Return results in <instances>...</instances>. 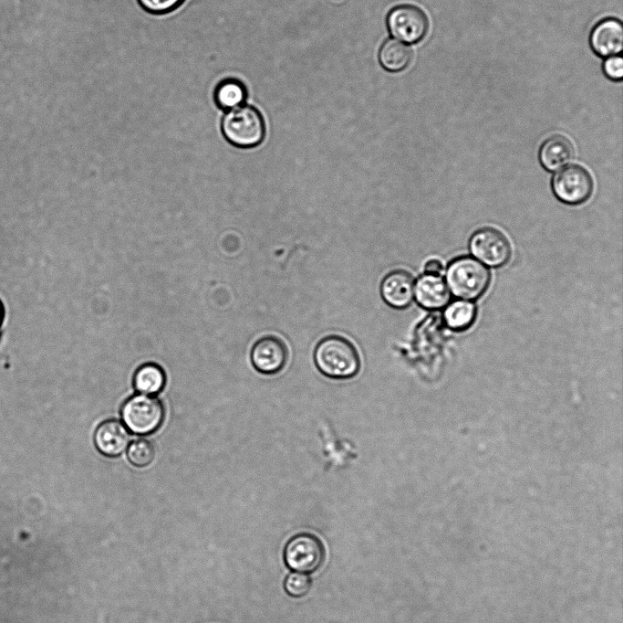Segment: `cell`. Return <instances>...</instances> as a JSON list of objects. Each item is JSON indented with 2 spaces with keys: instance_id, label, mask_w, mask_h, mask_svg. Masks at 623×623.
I'll return each mask as SVG.
<instances>
[{
  "instance_id": "18",
  "label": "cell",
  "mask_w": 623,
  "mask_h": 623,
  "mask_svg": "<svg viewBox=\"0 0 623 623\" xmlns=\"http://www.w3.org/2000/svg\"><path fill=\"white\" fill-rule=\"evenodd\" d=\"M476 315L475 305L469 301H455L444 311L447 324L455 330H463L470 326Z\"/></svg>"
},
{
  "instance_id": "5",
  "label": "cell",
  "mask_w": 623,
  "mask_h": 623,
  "mask_svg": "<svg viewBox=\"0 0 623 623\" xmlns=\"http://www.w3.org/2000/svg\"><path fill=\"white\" fill-rule=\"evenodd\" d=\"M326 551L322 542L315 535L302 533L294 535L284 549L286 565L293 572L311 574L325 561Z\"/></svg>"
},
{
  "instance_id": "8",
  "label": "cell",
  "mask_w": 623,
  "mask_h": 623,
  "mask_svg": "<svg viewBox=\"0 0 623 623\" xmlns=\"http://www.w3.org/2000/svg\"><path fill=\"white\" fill-rule=\"evenodd\" d=\"M469 249L474 259L492 268L505 265L512 254L511 244L506 236L490 227L477 229L471 236Z\"/></svg>"
},
{
  "instance_id": "7",
  "label": "cell",
  "mask_w": 623,
  "mask_h": 623,
  "mask_svg": "<svg viewBox=\"0 0 623 623\" xmlns=\"http://www.w3.org/2000/svg\"><path fill=\"white\" fill-rule=\"evenodd\" d=\"M555 196L566 205L586 202L593 193L594 182L590 173L579 164H570L558 170L552 178Z\"/></svg>"
},
{
  "instance_id": "3",
  "label": "cell",
  "mask_w": 623,
  "mask_h": 623,
  "mask_svg": "<svg viewBox=\"0 0 623 623\" xmlns=\"http://www.w3.org/2000/svg\"><path fill=\"white\" fill-rule=\"evenodd\" d=\"M221 129L231 144L241 148L255 147L265 136L263 115L256 108L245 103L224 112Z\"/></svg>"
},
{
  "instance_id": "20",
  "label": "cell",
  "mask_w": 623,
  "mask_h": 623,
  "mask_svg": "<svg viewBox=\"0 0 623 623\" xmlns=\"http://www.w3.org/2000/svg\"><path fill=\"white\" fill-rule=\"evenodd\" d=\"M311 586V578L306 574L298 572L288 574L284 582V588L286 594L296 598L305 597L308 594Z\"/></svg>"
},
{
  "instance_id": "6",
  "label": "cell",
  "mask_w": 623,
  "mask_h": 623,
  "mask_svg": "<svg viewBox=\"0 0 623 623\" xmlns=\"http://www.w3.org/2000/svg\"><path fill=\"white\" fill-rule=\"evenodd\" d=\"M389 34L405 44L421 41L429 30V19L418 6L404 4L392 7L386 18Z\"/></svg>"
},
{
  "instance_id": "17",
  "label": "cell",
  "mask_w": 623,
  "mask_h": 623,
  "mask_svg": "<svg viewBox=\"0 0 623 623\" xmlns=\"http://www.w3.org/2000/svg\"><path fill=\"white\" fill-rule=\"evenodd\" d=\"M166 384V375L157 364L146 363L137 368L133 375V386L140 394L154 396Z\"/></svg>"
},
{
  "instance_id": "21",
  "label": "cell",
  "mask_w": 623,
  "mask_h": 623,
  "mask_svg": "<svg viewBox=\"0 0 623 623\" xmlns=\"http://www.w3.org/2000/svg\"><path fill=\"white\" fill-rule=\"evenodd\" d=\"M185 0H137L139 5L151 15H166L179 8Z\"/></svg>"
},
{
  "instance_id": "14",
  "label": "cell",
  "mask_w": 623,
  "mask_h": 623,
  "mask_svg": "<svg viewBox=\"0 0 623 623\" xmlns=\"http://www.w3.org/2000/svg\"><path fill=\"white\" fill-rule=\"evenodd\" d=\"M574 157V146L562 134H554L545 139L538 153L541 165L548 172L558 171L567 165Z\"/></svg>"
},
{
  "instance_id": "1",
  "label": "cell",
  "mask_w": 623,
  "mask_h": 623,
  "mask_svg": "<svg viewBox=\"0 0 623 623\" xmlns=\"http://www.w3.org/2000/svg\"><path fill=\"white\" fill-rule=\"evenodd\" d=\"M314 362L323 375L336 380L356 376L361 365L356 346L346 337L337 334L325 336L317 343Z\"/></svg>"
},
{
  "instance_id": "23",
  "label": "cell",
  "mask_w": 623,
  "mask_h": 623,
  "mask_svg": "<svg viewBox=\"0 0 623 623\" xmlns=\"http://www.w3.org/2000/svg\"><path fill=\"white\" fill-rule=\"evenodd\" d=\"M424 271L427 274L440 275L442 271V264L439 259H431L425 263Z\"/></svg>"
},
{
  "instance_id": "9",
  "label": "cell",
  "mask_w": 623,
  "mask_h": 623,
  "mask_svg": "<svg viewBox=\"0 0 623 623\" xmlns=\"http://www.w3.org/2000/svg\"><path fill=\"white\" fill-rule=\"evenodd\" d=\"M288 348L279 337L267 334L254 342L250 353L254 368L266 375L281 372L288 360Z\"/></svg>"
},
{
  "instance_id": "11",
  "label": "cell",
  "mask_w": 623,
  "mask_h": 623,
  "mask_svg": "<svg viewBox=\"0 0 623 623\" xmlns=\"http://www.w3.org/2000/svg\"><path fill=\"white\" fill-rule=\"evenodd\" d=\"M97 449L104 456L115 458L128 449L130 436L127 428L118 419H107L96 428L93 436Z\"/></svg>"
},
{
  "instance_id": "2",
  "label": "cell",
  "mask_w": 623,
  "mask_h": 623,
  "mask_svg": "<svg viewBox=\"0 0 623 623\" xmlns=\"http://www.w3.org/2000/svg\"><path fill=\"white\" fill-rule=\"evenodd\" d=\"M449 290L462 300H476L487 290L491 281L488 268L476 259L462 256L452 259L446 269Z\"/></svg>"
},
{
  "instance_id": "13",
  "label": "cell",
  "mask_w": 623,
  "mask_h": 623,
  "mask_svg": "<svg viewBox=\"0 0 623 623\" xmlns=\"http://www.w3.org/2000/svg\"><path fill=\"white\" fill-rule=\"evenodd\" d=\"M414 297L421 307L435 310L444 307L449 302L451 294L441 275L425 273L414 283Z\"/></svg>"
},
{
  "instance_id": "22",
  "label": "cell",
  "mask_w": 623,
  "mask_h": 623,
  "mask_svg": "<svg viewBox=\"0 0 623 623\" xmlns=\"http://www.w3.org/2000/svg\"><path fill=\"white\" fill-rule=\"evenodd\" d=\"M605 75L612 80H621L623 77V60L620 56H611L605 59L603 63Z\"/></svg>"
},
{
  "instance_id": "10",
  "label": "cell",
  "mask_w": 623,
  "mask_h": 623,
  "mask_svg": "<svg viewBox=\"0 0 623 623\" xmlns=\"http://www.w3.org/2000/svg\"><path fill=\"white\" fill-rule=\"evenodd\" d=\"M589 44L592 50L601 58L619 54L623 48V26L615 17L600 20L591 30Z\"/></svg>"
},
{
  "instance_id": "24",
  "label": "cell",
  "mask_w": 623,
  "mask_h": 623,
  "mask_svg": "<svg viewBox=\"0 0 623 623\" xmlns=\"http://www.w3.org/2000/svg\"><path fill=\"white\" fill-rule=\"evenodd\" d=\"M4 316H5V308H4L2 301H0V327H1V324L3 322Z\"/></svg>"
},
{
  "instance_id": "12",
  "label": "cell",
  "mask_w": 623,
  "mask_h": 623,
  "mask_svg": "<svg viewBox=\"0 0 623 623\" xmlns=\"http://www.w3.org/2000/svg\"><path fill=\"white\" fill-rule=\"evenodd\" d=\"M414 283L409 272L403 269L393 270L380 283L381 297L389 306L398 310L405 309L414 298Z\"/></svg>"
},
{
  "instance_id": "4",
  "label": "cell",
  "mask_w": 623,
  "mask_h": 623,
  "mask_svg": "<svg viewBox=\"0 0 623 623\" xmlns=\"http://www.w3.org/2000/svg\"><path fill=\"white\" fill-rule=\"evenodd\" d=\"M164 415L163 405L158 397L140 393L128 397L120 408L124 426L130 432L140 436L158 430Z\"/></svg>"
},
{
  "instance_id": "19",
  "label": "cell",
  "mask_w": 623,
  "mask_h": 623,
  "mask_svg": "<svg viewBox=\"0 0 623 623\" xmlns=\"http://www.w3.org/2000/svg\"><path fill=\"white\" fill-rule=\"evenodd\" d=\"M127 458L135 467H147L154 460V445L148 439L138 438L129 445L127 449Z\"/></svg>"
},
{
  "instance_id": "15",
  "label": "cell",
  "mask_w": 623,
  "mask_h": 623,
  "mask_svg": "<svg viewBox=\"0 0 623 623\" xmlns=\"http://www.w3.org/2000/svg\"><path fill=\"white\" fill-rule=\"evenodd\" d=\"M213 97L215 105L227 111L244 104L248 91L246 86L240 79L225 78L216 84Z\"/></svg>"
},
{
  "instance_id": "16",
  "label": "cell",
  "mask_w": 623,
  "mask_h": 623,
  "mask_svg": "<svg viewBox=\"0 0 623 623\" xmlns=\"http://www.w3.org/2000/svg\"><path fill=\"white\" fill-rule=\"evenodd\" d=\"M411 48L405 43L388 38L381 45L379 51L380 66L389 72L395 73L405 69L411 61Z\"/></svg>"
}]
</instances>
